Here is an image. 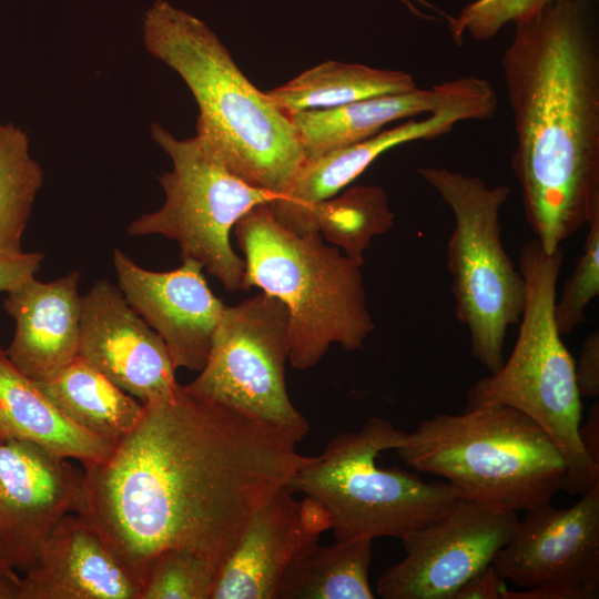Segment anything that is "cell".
I'll use <instances>...</instances> for the list:
<instances>
[{
    "label": "cell",
    "mask_w": 599,
    "mask_h": 599,
    "mask_svg": "<svg viewBox=\"0 0 599 599\" xmlns=\"http://www.w3.org/2000/svg\"><path fill=\"white\" fill-rule=\"evenodd\" d=\"M26 440L88 467L114 447L63 416L0 346V444Z\"/></svg>",
    "instance_id": "21"
},
{
    "label": "cell",
    "mask_w": 599,
    "mask_h": 599,
    "mask_svg": "<svg viewBox=\"0 0 599 599\" xmlns=\"http://www.w3.org/2000/svg\"><path fill=\"white\" fill-rule=\"evenodd\" d=\"M83 468L42 446L11 440L0 444V561L28 571L55 524L78 512Z\"/></svg>",
    "instance_id": "12"
},
{
    "label": "cell",
    "mask_w": 599,
    "mask_h": 599,
    "mask_svg": "<svg viewBox=\"0 0 599 599\" xmlns=\"http://www.w3.org/2000/svg\"><path fill=\"white\" fill-rule=\"evenodd\" d=\"M418 174L454 214L447 266L456 316L468 329L471 355L495 373L505 362V339L520 322L526 294L501 241L500 213L510 187L441 166H423Z\"/></svg>",
    "instance_id": "8"
},
{
    "label": "cell",
    "mask_w": 599,
    "mask_h": 599,
    "mask_svg": "<svg viewBox=\"0 0 599 599\" xmlns=\"http://www.w3.org/2000/svg\"><path fill=\"white\" fill-rule=\"evenodd\" d=\"M581 447L589 459L599 465V404L596 402L587 414L585 424L579 425Z\"/></svg>",
    "instance_id": "34"
},
{
    "label": "cell",
    "mask_w": 599,
    "mask_h": 599,
    "mask_svg": "<svg viewBox=\"0 0 599 599\" xmlns=\"http://www.w3.org/2000/svg\"><path fill=\"white\" fill-rule=\"evenodd\" d=\"M394 450L414 470L446 479L461 498L516 512L551 500L567 471L546 432L500 404L427 418Z\"/></svg>",
    "instance_id": "5"
},
{
    "label": "cell",
    "mask_w": 599,
    "mask_h": 599,
    "mask_svg": "<svg viewBox=\"0 0 599 599\" xmlns=\"http://www.w3.org/2000/svg\"><path fill=\"white\" fill-rule=\"evenodd\" d=\"M556 0H475L449 20L456 42L468 33L475 40L494 38L508 23L528 19Z\"/></svg>",
    "instance_id": "29"
},
{
    "label": "cell",
    "mask_w": 599,
    "mask_h": 599,
    "mask_svg": "<svg viewBox=\"0 0 599 599\" xmlns=\"http://www.w3.org/2000/svg\"><path fill=\"white\" fill-rule=\"evenodd\" d=\"M562 260L561 247L548 254L537 238L521 246L519 271L526 294L516 344L500 369L473 384L466 408L500 404L529 416L565 459L562 490L582 495L599 483V465L589 459L580 444L582 405L575 362L554 316Z\"/></svg>",
    "instance_id": "6"
},
{
    "label": "cell",
    "mask_w": 599,
    "mask_h": 599,
    "mask_svg": "<svg viewBox=\"0 0 599 599\" xmlns=\"http://www.w3.org/2000/svg\"><path fill=\"white\" fill-rule=\"evenodd\" d=\"M295 434L180 384L143 403L103 463L83 467L80 510L139 587L153 558L187 550L219 571L247 521L312 456Z\"/></svg>",
    "instance_id": "1"
},
{
    "label": "cell",
    "mask_w": 599,
    "mask_h": 599,
    "mask_svg": "<svg viewBox=\"0 0 599 599\" xmlns=\"http://www.w3.org/2000/svg\"><path fill=\"white\" fill-rule=\"evenodd\" d=\"M294 495L282 486L255 510L219 569L210 599H275L293 560L329 530L325 509Z\"/></svg>",
    "instance_id": "17"
},
{
    "label": "cell",
    "mask_w": 599,
    "mask_h": 599,
    "mask_svg": "<svg viewBox=\"0 0 599 599\" xmlns=\"http://www.w3.org/2000/svg\"><path fill=\"white\" fill-rule=\"evenodd\" d=\"M151 135L172 161V170L158 176L165 201L133 220L128 234L175 241L181 260L199 261L229 292L244 290L245 262L233 250L230 233L246 212L274 196L233 174L199 135L179 140L155 122Z\"/></svg>",
    "instance_id": "9"
},
{
    "label": "cell",
    "mask_w": 599,
    "mask_h": 599,
    "mask_svg": "<svg viewBox=\"0 0 599 599\" xmlns=\"http://www.w3.org/2000/svg\"><path fill=\"white\" fill-rule=\"evenodd\" d=\"M287 328L286 307L266 293L225 306L207 359L186 389L303 439L309 423L293 405L285 380Z\"/></svg>",
    "instance_id": "10"
},
{
    "label": "cell",
    "mask_w": 599,
    "mask_h": 599,
    "mask_svg": "<svg viewBox=\"0 0 599 599\" xmlns=\"http://www.w3.org/2000/svg\"><path fill=\"white\" fill-rule=\"evenodd\" d=\"M217 569L187 550L166 549L151 561L139 599H210Z\"/></svg>",
    "instance_id": "27"
},
{
    "label": "cell",
    "mask_w": 599,
    "mask_h": 599,
    "mask_svg": "<svg viewBox=\"0 0 599 599\" xmlns=\"http://www.w3.org/2000/svg\"><path fill=\"white\" fill-rule=\"evenodd\" d=\"M44 255L39 252L0 253V292H9L40 268Z\"/></svg>",
    "instance_id": "31"
},
{
    "label": "cell",
    "mask_w": 599,
    "mask_h": 599,
    "mask_svg": "<svg viewBox=\"0 0 599 599\" xmlns=\"http://www.w3.org/2000/svg\"><path fill=\"white\" fill-rule=\"evenodd\" d=\"M501 599H595L599 593L588 588L554 583L527 588L524 591L510 590L506 585L500 589Z\"/></svg>",
    "instance_id": "32"
},
{
    "label": "cell",
    "mask_w": 599,
    "mask_h": 599,
    "mask_svg": "<svg viewBox=\"0 0 599 599\" xmlns=\"http://www.w3.org/2000/svg\"><path fill=\"white\" fill-rule=\"evenodd\" d=\"M143 42L191 90L199 106L196 135L245 183L274 197L284 194L305 161L295 129L242 73L220 38L200 19L158 0L145 14Z\"/></svg>",
    "instance_id": "3"
},
{
    "label": "cell",
    "mask_w": 599,
    "mask_h": 599,
    "mask_svg": "<svg viewBox=\"0 0 599 599\" xmlns=\"http://www.w3.org/2000/svg\"><path fill=\"white\" fill-rule=\"evenodd\" d=\"M575 378L580 397L593 398L599 394V333L592 332L583 342L575 363Z\"/></svg>",
    "instance_id": "30"
},
{
    "label": "cell",
    "mask_w": 599,
    "mask_h": 599,
    "mask_svg": "<svg viewBox=\"0 0 599 599\" xmlns=\"http://www.w3.org/2000/svg\"><path fill=\"white\" fill-rule=\"evenodd\" d=\"M244 254V290L261 288L288 314V361L298 369L321 362L332 344L363 347L375 328L361 266L317 232L282 225L268 202L246 212L233 227Z\"/></svg>",
    "instance_id": "4"
},
{
    "label": "cell",
    "mask_w": 599,
    "mask_h": 599,
    "mask_svg": "<svg viewBox=\"0 0 599 599\" xmlns=\"http://www.w3.org/2000/svg\"><path fill=\"white\" fill-rule=\"evenodd\" d=\"M518 520L516 511L458 498L441 516L400 539L406 555L377 579V595L454 599L469 578L493 562Z\"/></svg>",
    "instance_id": "11"
},
{
    "label": "cell",
    "mask_w": 599,
    "mask_h": 599,
    "mask_svg": "<svg viewBox=\"0 0 599 599\" xmlns=\"http://www.w3.org/2000/svg\"><path fill=\"white\" fill-rule=\"evenodd\" d=\"M35 383L63 416L114 448L143 412V403L79 356L50 378Z\"/></svg>",
    "instance_id": "22"
},
{
    "label": "cell",
    "mask_w": 599,
    "mask_h": 599,
    "mask_svg": "<svg viewBox=\"0 0 599 599\" xmlns=\"http://www.w3.org/2000/svg\"><path fill=\"white\" fill-rule=\"evenodd\" d=\"M29 146L24 130L0 122V253L22 252V235L43 182Z\"/></svg>",
    "instance_id": "26"
},
{
    "label": "cell",
    "mask_w": 599,
    "mask_h": 599,
    "mask_svg": "<svg viewBox=\"0 0 599 599\" xmlns=\"http://www.w3.org/2000/svg\"><path fill=\"white\" fill-rule=\"evenodd\" d=\"M78 356L141 403L179 385L164 341L105 280L82 297Z\"/></svg>",
    "instance_id": "16"
},
{
    "label": "cell",
    "mask_w": 599,
    "mask_h": 599,
    "mask_svg": "<svg viewBox=\"0 0 599 599\" xmlns=\"http://www.w3.org/2000/svg\"><path fill=\"white\" fill-rule=\"evenodd\" d=\"M587 226L582 254L554 306L555 322L561 336L571 334L585 322L586 308L599 294V212Z\"/></svg>",
    "instance_id": "28"
},
{
    "label": "cell",
    "mask_w": 599,
    "mask_h": 599,
    "mask_svg": "<svg viewBox=\"0 0 599 599\" xmlns=\"http://www.w3.org/2000/svg\"><path fill=\"white\" fill-rule=\"evenodd\" d=\"M412 74L358 63L326 61L265 92L283 113L338 106L417 89Z\"/></svg>",
    "instance_id": "23"
},
{
    "label": "cell",
    "mask_w": 599,
    "mask_h": 599,
    "mask_svg": "<svg viewBox=\"0 0 599 599\" xmlns=\"http://www.w3.org/2000/svg\"><path fill=\"white\" fill-rule=\"evenodd\" d=\"M80 273L51 282L34 276L7 292L3 308L14 319L6 353L27 377L42 382L78 357L82 297Z\"/></svg>",
    "instance_id": "19"
},
{
    "label": "cell",
    "mask_w": 599,
    "mask_h": 599,
    "mask_svg": "<svg viewBox=\"0 0 599 599\" xmlns=\"http://www.w3.org/2000/svg\"><path fill=\"white\" fill-rule=\"evenodd\" d=\"M22 578L10 565L0 561V599H19Z\"/></svg>",
    "instance_id": "35"
},
{
    "label": "cell",
    "mask_w": 599,
    "mask_h": 599,
    "mask_svg": "<svg viewBox=\"0 0 599 599\" xmlns=\"http://www.w3.org/2000/svg\"><path fill=\"white\" fill-rule=\"evenodd\" d=\"M497 106L494 87L483 78L473 90L422 120L410 118L366 140L305 160L287 191L273 197L270 207L282 225L303 233L306 215L315 203L339 193L387 150L438 138L463 121L493 119Z\"/></svg>",
    "instance_id": "14"
},
{
    "label": "cell",
    "mask_w": 599,
    "mask_h": 599,
    "mask_svg": "<svg viewBox=\"0 0 599 599\" xmlns=\"http://www.w3.org/2000/svg\"><path fill=\"white\" fill-rule=\"evenodd\" d=\"M481 78L459 77L399 94L288 114L305 160L366 140L397 120L429 114L473 90Z\"/></svg>",
    "instance_id": "20"
},
{
    "label": "cell",
    "mask_w": 599,
    "mask_h": 599,
    "mask_svg": "<svg viewBox=\"0 0 599 599\" xmlns=\"http://www.w3.org/2000/svg\"><path fill=\"white\" fill-rule=\"evenodd\" d=\"M405 436L388 419L370 417L359 430L334 436L285 486L325 509L336 540L402 539L461 497L447 481L425 483L415 473L377 466L378 455Z\"/></svg>",
    "instance_id": "7"
},
{
    "label": "cell",
    "mask_w": 599,
    "mask_h": 599,
    "mask_svg": "<svg viewBox=\"0 0 599 599\" xmlns=\"http://www.w3.org/2000/svg\"><path fill=\"white\" fill-rule=\"evenodd\" d=\"M504 581L490 564L469 578L457 590L454 599H501Z\"/></svg>",
    "instance_id": "33"
},
{
    "label": "cell",
    "mask_w": 599,
    "mask_h": 599,
    "mask_svg": "<svg viewBox=\"0 0 599 599\" xmlns=\"http://www.w3.org/2000/svg\"><path fill=\"white\" fill-rule=\"evenodd\" d=\"M394 214L378 185H354L341 194L315 203L308 211L304 232H317L358 266L373 237L388 232Z\"/></svg>",
    "instance_id": "25"
},
{
    "label": "cell",
    "mask_w": 599,
    "mask_h": 599,
    "mask_svg": "<svg viewBox=\"0 0 599 599\" xmlns=\"http://www.w3.org/2000/svg\"><path fill=\"white\" fill-rule=\"evenodd\" d=\"M19 599H139L140 587L79 514L63 516L24 572Z\"/></svg>",
    "instance_id": "18"
},
{
    "label": "cell",
    "mask_w": 599,
    "mask_h": 599,
    "mask_svg": "<svg viewBox=\"0 0 599 599\" xmlns=\"http://www.w3.org/2000/svg\"><path fill=\"white\" fill-rule=\"evenodd\" d=\"M597 0H556L514 23L501 70L524 213L548 254L599 212Z\"/></svg>",
    "instance_id": "2"
},
{
    "label": "cell",
    "mask_w": 599,
    "mask_h": 599,
    "mask_svg": "<svg viewBox=\"0 0 599 599\" xmlns=\"http://www.w3.org/2000/svg\"><path fill=\"white\" fill-rule=\"evenodd\" d=\"M372 541L311 544L287 568L275 599H374L368 580Z\"/></svg>",
    "instance_id": "24"
},
{
    "label": "cell",
    "mask_w": 599,
    "mask_h": 599,
    "mask_svg": "<svg viewBox=\"0 0 599 599\" xmlns=\"http://www.w3.org/2000/svg\"><path fill=\"white\" fill-rule=\"evenodd\" d=\"M525 511L493 559L497 573L525 589L566 583L599 593V483L569 508L549 500Z\"/></svg>",
    "instance_id": "13"
},
{
    "label": "cell",
    "mask_w": 599,
    "mask_h": 599,
    "mask_svg": "<svg viewBox=\"0 0 599 599\" xmlns=\"http://www.w3.org/2000/svg\"><path fill=\"white\" fill-rule=\"evenodd\" d=\"M112 260L119 288L164 341L175 368L200 372L225 307L209 287L203 265L183 258L175 270L150 271L120 248L113 250Z\"/></svg>",
    "instance_id": "15"
}]
</instances>
